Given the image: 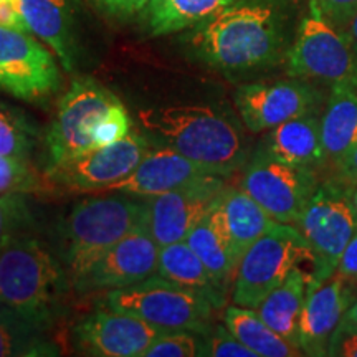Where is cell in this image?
<instances>
[{
	"label": "cell",
	"instance_id": "cell-1",
	"mask_svg": "<svg viewBox=\"0 0 357 357\" xmlns=\"http://www.w3.org/2000/svg\"><path fill=\"white\" fill-rule=\"evenodd\" d=\"M293 38L284 0H235L189 29L184 42L195 60L238 75L278 65Z\"/></svg>",
	"mask_w": 357,
	"mask_h": 357
},
{
	"label": "cell",
	"instance_id": "cell-2",
	"mask_svg": "<svg viewBox=\"0 0 357 357\" xmlns=\"http://www.w3.org/2000/svg\"><path fill=\"white\" fill-rule=\"evenodd\" d=\"M154 144L167 146L218 176L247 166L248 146L238 123L212 106L172 105L137 111Z\"/></svg>",
	"mask_w": 357,
	"mask_h": 357
},
{
	"label": "cell",
	"instance_id": "cell-3",
	"mask_svg": "<svg viewBox=\"0 0 357 357\" xmlns=\"http://www.w3.org/2000/svg\"><path fill=\"white\" fill-rule=\"evenodd\" d=\"M73 289L63 263L32 231L24 230L0 252V305L52 328L63 316Z\"/></svg>",
	"mask_w": 357,
	"mask_h": 357
},
{
	"label": "cell",
	"instance_id": "cell-4",
	"mask_svg": "<svg viewBox=\"0 0 357 357\" xmlns=\"http://www.w3.org/2000/svg\"><path fill=\"white\" fill-rule=\"evenodd\" d=\"M144 222L146 200L136 195L105 192L75 204L58 227L55 245L71 283Z\"/></svg>",
	"mask_w": 357,
	"mask_h": 357
},
{
	"label": "cell",
	"instance_id": "cell-5",
	"mask_svg": "<svg viewBox=\"0 0 357 357\" xmlns=\"http://www.w3.org/2000/svg\"><path fill=\"white\" fill-rule=\"evenodd\" d=\"M102 306L129 312L162 331H194L208 334L213 314L218 307L204 293L178 287L153 275L131 287L109 289L105 293Z\"/></svg>",
	"mask_w": 357,
	"mask_h": 357
},
{
	"label": "cell",
	"instance_id": "cell-6",
	"mask_svg": "<svg viewBox=\"0 0 357 357\" xmlns=\"http://www.w3.org/2000/svg\"><path fill=\"white\" fill-rule=\"evenodd\" d=\"M307 261L314 268V253L301 231L291 223L275 222L240 258L231 301L257 310L268 293Z\"/></svg>",
	"mask_w": 357,
	"mask_h": 357
},
{
	"label": "cell",
	"instance_id": "cell-7",
	"mask_svg": "<svg viewBox=\"0 0 357 357\" xmlns=\"http://www.w3.org/2000/svg\"><path fill=\"white\" fill-rule=\"evenodd\" d=\"M287 73L291 78L357 86V56L349 40L321 12L318 0L307 2L287 53Z\"/></svg>",
	"mask_w": 357,
	"mask_h": 357
},
{
	"label": "cell",
	"instance_id": "cell-8",
	"mask_svg": "<svg viewBox=\"0 0 357 357\" xmlns=\"http://www.w3.org/2000/svg\"><path fill=\"white\" fill-rule=\"evenodd\" d=\"M121 100L89 77L73 79L58 101L47 137V167L68 162L93 149V136L102 119Z\"/></svg>",
	"mask_w": 357,
	"mask_h": 357
},
{
	"label": "cell",
	"instance_id": "cell-9",
	"mask_svg": "<svg viewBox=\"0 0 357 357\" xmlns=\"http://www.w3.org/2000/svg\"><path fill=\"white\" fill-rule=\"evenodd\" d=\"M294 227L314 253L311 278L326 280L333 276L357 230V211L349 187L336 178L321 182Z\"/></svg>",
	"mask_w": 357,
	"mask_h": 357
},
{
	"label": "cell",
	"instance_id": "cell-10",
	"mask_svg": "<svg viewBox=\"0 0 357 357\" xmlns=\"http://www.w3.org/2000/svg\"><path fill=\"white\" fill-rule=\"evenodd\" d=\"M319 184L316 167L293 166L258 146L248 158L240 187L273 220L294 225Z\"/></svg>",
	"mask_w": 357,
	"mask_h": 357
},
{
	"label": "cell",
	"instance_id": "cell-11",
	"mask_svg": "<svg viewBox=\"0 0 357 357\" xmlns=\"http://www.w3.org/2000/svg\"><path fill=\"white\" fill-rule=\"evenodd\" d=\"M60 86L55 53L30 32L0 26V89L38 102L55 95Z\"/></svg>",
	"mask_w": 357,
	"mask_h": 357
},
{
	"label": "cell",
	"instance_id": "cell-12",
	"mask_svg": "<svg viewBox=\"0 0 357 357\" xmlns=\"http://www.w3.org/2000/svg\"><path fill=\"white\" fill-rule=\"evenodd\" d=\"M153 146L149 136L132 129L113 144L96 147L68 162L45 169L53 184L77 192H101L129 176Z\"/></svg>",
	"mask_w": 357,
	"mask_h": 357
},
{
	"label": "cell",
	"instance_id": "cell-13",
	"mask_svg": "<svg viewBox=\"0 0 357 357\" xmlns=\"http://www.w3.org/2000/svg\"><path fill=\"white\" fill-rule=\"evenodd\" d=\"M236 111L250 132H266L298 116L321 111L323 95L300 78L248 83L236 88Z\"/></svg>",
	"mask_w": 357,
	"mask_h": 357
},
{
	"label": "cell",
	"instance_id": "cell-14",
	"mask_svg": "<svg viewBox=\"0 0 357 357\" xmlns=\"http://www.w3.org/2000/svg\"><path fill=\"white\" fill-rule=\"evenodd\" d=\"M227 177L207 176L178 189L146 197V227L159 247L185 240L211 212L227 185Z\"/></svg>",
	"mask_w": 357,
	"mask_h": 357
},
{
	"label": "cell",
	"instance_id": "cell-15",
	"mask_svg": "<svg viewBox=\"0 0 357 357\" xmlns=\"http://www.w3.org/2000/svg\"><path fill=\"white\" fill-rule=\"evenodd\" d=\"M159 250L146 222L141 223L93 263L73 289L78 293L109 291L141 283L158 271Z\"/></svg>",
	"mask_w": 357,
	"mask_h": 357
},
{
	"label": "cell",
	"instance_id": "cell-16",
	"mask_svg": "<svg viewBox=\"0 0 357 357\" xmlns=\"http://www.w3.org/2000/svg\"><path fill=\"white\" fill-rule=\"evenodd\" d=\"M162 329L129 312L98 307L79 319L73 337L84 354L98 357H144Z\"/></svg>",
	"mask_w": 357,
	"mask_h": 357
},
{
	"label": "cell",
	"instance_id": "cell-17",
	"mask_svg": "<svg viewBox=\"0 0 357 357\" xmlns=\"http://www.w3.org/2000/svg\"><path fill=\"white\" fill-rule=\"evenodd\" d=\"M351 281L334 273L326 280H310L298 331V346L305 356L328 354L329 339L352 300Z\"/></svg>",
	"mask_w": 357,
	"mask_h": 357
},
{
	"label": "cell",
	"instance_id": "cell-18",
	"mask_svg": "<svg viewBox=\"0 0 357 357\" xmlns=\"http://www.w3.org/2000/svg\"><path fill=\"white\" fill-rule=\"evenodd\" d=\"M212 171L194 162L185 155L178 154L171 147L153 142L151 149L129 176L114 182L101 192H121V194L146 199L178 189V187L212 176Z\"/></svg>",
	"mask_w": 357,
	"mask_h": 357
},
{
	"label": "cell",
	"instance_id": "cell-19",
	"mask_svg": "<svg viewBox=\"0 0 357 357\" xmlns=\"http://www.w3.org/2000/svg\"><path fill=\"white\" fill-rule=\"evenodd\" d=\"M75 0H19L29 32L47 45L66 71L77 66Z\"/></svg>",
	"mask_w": 357,
	"mask_h": 357
},
{
	"label": "cell",
	"instance_id": "cell-20",
	"mask_svg": "<svg viewBox=\"0 0 357 357\" xmlns=\"http://www.w3.org/2000/svg\"><path fill=\"white\" fill-rule=\"evenodd\" d=\"M321 111L307 113L266 131L260 146L293 166L318 167L323 159Z\"/></svg>",
	"mask_w": 357,
	"mask_h": 357
},
{
	"label": "cell",
	"instance_id": "cell-21",
	"mask_svg": "<svg viewBox=\"0 0 357 357\" xmlns=\"http://www.w3.org/2000/svg\"><path fill=\"white\" fill-rule=\"evenodd\" d=\"M323 159L334 167L357 146V86H331L321 114Z\"/></svg>",
	"mask_w": 357,
	"mask_h": 357
},
{
	"label": "cell",
	"instance_id": "cell-22",
	"mask_svg": "<svg viewBox=\"0 0 357 357\" xmlns=\"http://www.w3.org/2000/svg\"><path fill=\"white\" fill-rule=\"evenodd\" d=\"M220 208L227 234L231 242L236 260L243 257V253L253 243L265 235L268 229L276 220H273L265 208L250 197L242 187L225 185L217 199Z\"/></svg>",
	"mask_w": 357,
	"mask_h": 357
},
{
	"label": "cell",
	"instance_id": "cell-23",
	"mask_svg": "<svg viewBox=\"0 0 357 357\" xmlns=\"http://www.w3.org/2000/svg\"><path fill=\"white\" fill-rule=\"evenodd\" d=\"M185 242L197 253L213 280L227 291L234 283L238 260L231 248V242L217 202L211 208V212L190 230Z\"/></svg>",
	"mask_w": 357,
	"mask_h": 357
},
{
	"label": "cell",
	"instance_id": "cell-24",
	"mask_svg": "<svg viewBox=\"0 0 357 357\" xmlns=\"http://www.w3.org/2000/svg\"><path fill=\"white\" fill-rule=\"evenodd\" d=\"M310 280L311 273L298 268L280 287L268 293L265 300L257 307L261 319L294 346H298L300 319Z\"/></svg>",
	"mask_w": 357,
	"mask_h": 357
},
{
	"label": "cell",
	"instance_id": "cell-25",
	"mask_svg": "<svg viewBox=\"0 0 357 357\" xmlns=\"http://www.w3.org/2000/svg\"><path fill=\"white\" fill-rule=\"evenodd\" d=\"M155 275L178 287L204 293L205 296L211 298L218 310L225 305L227 291L213 280L197 253L189 247L185 240L160 247Z\"/></svg>",
	"mask_w": 357,
	"mask_h": 357
},
{
	"label": "cell",
	"instance_id": "cell-26",
	"mask_svg": "<svg viewBox=\"0 0 357 357\" xmlns=\"http://www.w3.org/2000/svg\"><path fill=\"white\" fill-rule=\"evenodd\" d=\"M235 0H151L139 20L151 37L184 32Z\"/></svg>",
	"mask_w": 357,
	"mask_h": 357
},
{
	"label": "cell",
	"instance_id": "cell-27",
	"mask_svg": "<svg viewBox=\"0 0 357 357\" xmlns=\"http://www.w3.org/2000/svg\"><path fill=\"white\" fill-rule=\"evenodd\" d=\"M223 324L234 336L252 349L258 357H300L305 356L298 346L268 326L257 310L238 305L227 306L223 311Z\"/></svg>",
	"mask_w": 357,
	"mask_h": 357
},
{
	"label": "cell",
	"instance_id": "cell-28",
	"mask_svg": "<svg viewBox=\"0 0 357 357\" xmlns=\"http://www.w3.org/2000/svg\"><path fill=\"white\" fill-rule=\"evenodd\" d=\"M45 328L0 305V357H53L60 347Z\"/></svg>",
	"mask_w": 357,
	"mask_h": 357
},
{
	"label": "cell",
	"instance_id": "cell-29",
	"mask_svg": "<svg viewBox=\"0 0 357 357\" xmlns=\"http://www.w3.org/2000/svg\"><path fill=\"white\" fill-rule=\"evenodd\" d=\"M38 141V129L17 106L0 101V155L30 159Z\"/></svg>",
	"mask_w": 357,
	"mask_h": 357
},
{
	"label": "cell",
	"instance_id": "cell-30",
	"mask_svg": "<svg viewBox=\"0 0 357 357\" xmlns=\"http://www.w3.org/2000/svg\"><path fill=\"white\" fill-rule=\"evenodd\" d=\"M53 182L43 174H40L29 159L8 158L0 155V194H33L47 192Z\"/></svg>",
	"mask_w": 357,
	"mask_h": 357
},
{
	"label": "cell",
	"instance_id": "cell-31",
	"mask_svg": "<svg viewBox=\"0 0 357 357\" xmlns=\"http://www.w3.org/2000/svg\"><path fill=\"white\" fill-rule=\"evenodd\" d=\"M26 195L22 192L0 195V252L12 236L32 227L33 215Z\"/></svg>",
	"mask_w": 357,
	"mask_h": 357
},
{
	"label": "cell",
	"instance_id": "cell-32",
	"mask_svg": "<svg viewBox=\"0 0 357 357\" xmlns=\"http://www.w3.org/2000/svg\"><path fill=\"white\" fill-rule=\"evenodd\" d=\"M205 334L194 331H162L149 346L144 357H200Z\"/></svg>",
	"mask_w": 357,
	"mask_h": 357
},
{
	"label": "cell",
	"instance_id": "cell-33",
	"mask_svg": "<svg viewBox=\"0 0 357 357\" xmlns=\"http://www.w3.org/2000/svg\"><path fill=\"white\" fill-rule=\"evenodd\" d=\"M204 356L208 357H258L243 342H240L229 329L215 326L211 333L205 334Z\"/></svg>",
	"mask_w": 357,
	"mask_h": 357
},
{
	"label": "cell",
	"instance_id": "cell-34",
	"mask_svg": "<svg viewBox=\"0 0 357 357\" xmlns=\"http://www.w3.org/2000/svg\"><path fill=\"white\" fill-rule=\"evenodd\" d=\"M98 12L113 20H129L139 17L151 0H88Z\"/></svg>",
	"mask_w": 357,
	"mask_h": 357
},
{
	"label": "cell",
	"instance_id": "cell-35",
	"mask_svg": "<svg viewBox=\"0 0 357 357\" xmlns=\"http://www.w3.org/2000/svg\"><path fill=\"white\" fill-rule=\"evenodd\" d=\"M318 3L323 15L339 30L357 10V0H318Z\"/></svg>",
	"mask_w": 357,
	"mask_h": 357
},
{
	"label": "cell",
	"instance_id": "cell-36",
	"mask_svg": "<svg viewBox=\"0 0 357 357\" xmlns=\"http://www.w3.org/2000/svg\"><path fill=\"white\" fill-rule=\"evenodd\" d=\"M326 356L357 357V329L337 328L329 339Z\"/></svg>",
	"mask_w": 357,
	"mask_h": 357
},
{
	"label": "cell",
	"instance_id": "cell-37",
	"mask_svg": "<svg viewBox=\"0 0 357 357\" xmlns=\"http://www.w3.org/2000/svg\"><path fill=\"white\" fill-rule=\"evenodd\" d=\"M0 26L29 32V26L22 17L19 0H0Z\"/></svg>",
	"mask_w": 357,
	"mask_h": 357
},
{
	"label": "cell",
	"instance_id": "cell-38",
	"mask_svg": "<svg viewBox=\"0 0 357 357\" xmlns=\"http://www.w3.org/2000/svg\"><path fill=\"white\" fill-rule=\"evenodd\" d=\"M337 182L344 184L349 189L357 187V146L346 155L341 162L334 166V177Z\"/></svg>",
	"mask_w": 357,
	"mask_h": 357
},
{
	"label": "cell",
	"instance_id": "cell-39",
	"mask_svg": "<svg viewBox=\"0 0 357 357\" xmlns=\"http://www.w3.org/2000/svg\"><path fill=\"white\" fill-rule=\"evenodd\" d=\"M336 273L344 276L351 283H357V230L339 260Z\"/></svg>",
	"mask_w": 357,
	"mask_h": 357
},
{
	"label": "cell",
	"instance_id": "cell-40",
	"mask_svg": "<svg viewBox=\"0 0 357 357\" xmlns=\"http://www.w3.org/2000/svg\"><path fill=\"white\" fill-rule=\"evenodd\" d=\"M341 32L346 35L347 40H349L352 50H354L357 56V10L352 13V17L347 20V24L341 29Z\"/></svg>",
	"mask_w": 357,
	"mask_h": 357
},
{
	"label": "cell",
	"instance_id": "cell-41",
	"mask_svg": "<svg viewBox=\"0 0 357 357\" xmlns=\"http://www.w3.org/2000/svg\"><path fill=\"white\" fill-rule=\"evenodd\" d=\"M337 328H341V329H357V300L352 301L351 306L347 307Z\"/></svg>",
	"mask_w": 357,
	"mask_h": 357
},
{
	"label": "cell",
	"instance_id": "cell-42",
	"mask_svg": "<svg viewBox=\"0 0 357 357\" xmlns=\"http://www.w3.org/2000/svg\"><path fill=\"white\" fill-rule=\"evenodd\" d=\"M351 197H352V202H354L356 211H357V187H354V189H351Z\"/></svg>",
	"mask_w": 357,
	"mask_h": 357
}]
</instances>
